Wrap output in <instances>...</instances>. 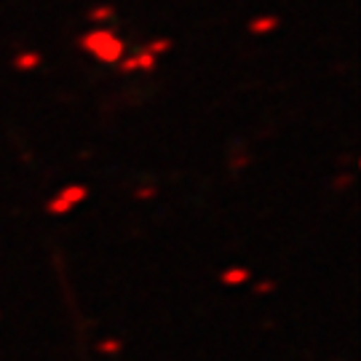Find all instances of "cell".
Here are the masks:
<instances>
[{"label": "cell", "mask_w": 361, "mask_h": 361, "mask_svg": "<svg viewBox=\"0 0 361 361\" xmlns=\"http://www.w3.org/2000/svg\"><path fill=\"white\" fill-rule=\"evenodd\" d=\"M86 190H80V188H70L67 193H62V198H70V201H75V198H83Z\"/></svg>", "instance_id": "obj_4"}, {"label": "cell", "mask_w": 361, "mask_h": 361, "mask_svg": "<svg viewBox=\"0 0 361 361\" xmlns=\"http://www.w3.org/2000/svg\"><path fill=\"white\" fill-rule=\"evenodd\" d=\"M35 62H40V56H38V54H30V56L16 59V67H35Z\"/></svg>", "instance_id": "obj_2"}, {"label": "cell", "mask_w": 361, "mask_h": 361, "mask_svg": "<svg viewBox=\"0 0 361 361\" xmlns=\"http://www.w3.org/2000/svg\"><path fill=\"white\" fill-rule=\"evenodd\" d=\"M83 46L97 54L99 59H104V62H116L118 56L123 54V43L113 38L110 32H94V35L83 40Z\"/></svg>", "instance_id": "obj_1"}, {"label": "cell", "mask_w": 361, "mask_h": 361, "mask_svg": "<svg viewBox=\"0 0 361 361\" xmlns=\"http://www.w3.org/2000/svg\"><path fill=\"white\" fill-rule=\"evenodd\" d=\"M164 49H169V43H166V40H158V43H155V46H153V51H164Z\"/></svg>", "instance_id": "obj_5"}, {"label": "cell", "mask_w": 361, "mask_h": 361, "mask_svg": "<svg viewBox=\"0 0 361 361\" xmlns=\"http://www.w3.org/2000/svg\"><path fill=\"white\" fill-rule=\"evenodd\" d=\"M276 27V19H259V25H252L255 32H265V30H273Z\"/></svg>", "instance_id": "obj_3"}]
</instances>
